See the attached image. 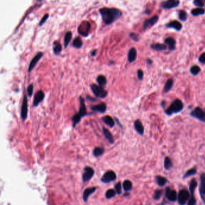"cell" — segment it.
Masks as SVG:
<instances>
[{
	"label": "cell",
	"instance_id": "cell-1",
	"mask_svg": "<svg viewBox=\"0 0 205 205\" xmlns=\"http://www.w3.org/2000/svg\"><path fill=\"white\" fill-rule=\"evenodd\" d=\"M102 19L106 26H109L117 21L122 16L121 11L117 8L103 7L99 10Z\"/></svg>",
	"mask_w": 205,
	"mask_h": 205
},
{
	"label": "cell",
	"instance_id": "cell-2",
	"mask_svg": "<svg viewBox=\"0 0 205 205\" xmlns=\"http://www.w3.org/2000/svg\"><path fill=\"white\" fill-rule=\"evenodd\" d=\"M184 104L181 100L177 99L175 100L169 107L166 110L165 113L168 116H171L173 114L180 113L184 109Z\"/></svg>",
	"mask_w": 205,
	"mask_h": 205
},
{
	"label": "cell",
	"instance_id": "cell-3",
	"mask_svg": "<svg viewBox=\"0 0 205 205\" xmlns=\"http://www.w3.org/2000/svg\"><path fill=\"white\" fill-rule=\"evenodd\" d=\"M92 91L96 97H100L104 99L108 95V92L104 89L103 87L97 86L95 84H92L90 86Z\"/></svg>",
	"mask_w": 205,
	"mask_h": 205
},
{
	"label": "cell",
	"instance_id": "cell-4",
	"mask_svg": "<svg viewBox=\"0 0 205 205\" xmlns=\"http://www.w3.org/2000/svg\"><path fill=\"white\" fill-rule=\"evenodd\" d=\"M91 28V24L87 21L82 22L78 28V32L83 37H87Z\"/></svg>",
	"mask_w": 205,
	"mask_h": 205
},
{
	"label": "cell",
	"instance_id": "cell-5",
	"mask_svg": "<svg viewBox=\"0 0 205 205\" xmlns=\"http://www.w3.org/2000/svg\"><path fill=\"white\" fill-rule=\"evenodd\" d=\"M117 179V176L115 172L113 170H108L103 175L101 178V181L104 184H108Z\"/></svg>",
	"mask_w": 205,
	"mask_h": 205
},
{
	"label": "cell",
	"instance_id": "cell-6",
	"mask_svg": "<svg viewBox=\"0 0 205 205\" xmlns=\"http://www.w3.org/2000/svg\"><path fill=\"white\" fill-rule=\"evenodd\" d=\"M190 116L198 119L199 121L205 122V111L200 107H196L190 114Z\"/></svg>",
	"mask_w": 205,
	"mask_h": 205
},
{
	"label": "cell",
	"instance_id": "cell-7",
	"mask_svg": "<svg viewBox=\"0 0 205 205\" xmlns=\"http://www.w3.org/2000/svg\"><path fill=\"white\" fill-rule=\"evenodd\" d=\"M28 116V98L26 95H24L21 110V118L22 121H25Z\"/></svg>",
	"mask_w": 205,
	"mask_h": 205
},
{
	"label": "cell",
	"instance_id": "cell-8",
	"mask_svg": "<svg viewBox=\"0 0 205 205\" xmlns=\"http://www.w3.org/2000/svg\"><path fill=\"white\" fill-rule=\"evenodd\" d=\"M190 192L186 190L179 191L177 195V200L180 205H185L186 202L190 199Z\"/></svg>",
	"mask_w": 205,
	"mask_h": 205
},
{
	"label": "cell",
	"instance_id": "cell-9",
	"mask_svg": "<svg viewBox=\"0 0 205 205\" xmlns=\"http://www.w3.org/2000/svg\"><path fill=\"white\" fill-rule=\"evenodd\" d=\"M84 172L83 174V176H82V179H83V181L84 182H87L93 177L95 175V170L92 167L86 166L84 167Z\"/></svg>",
	"mask_w": 205,
	"mask_h": 205
},
{
	"label": "cell",
	"instance_id": "cell-10",
	"mask_svg": "<svg viewBox=\"0 0 205 205\" xmlns=\"http://www.w3.org/2000/svg\"><path fill=\"white\" fill-rule=\"evenodd\" d=\"M179 4V1H176V0H168V1L162 2L161 3V7L164 9L168 10L178 7Z\"/></svg>",
	"mask_w": 205,
	"mask_h": 205
},
{
	"label": "cell",
	"instance_id": "cell-11",
	"mask_svg": "<svg viewBox=\"0 0 205 205\" xmlns=\"http://www.w3.org/2000/svg\"><path fill=\"white\" fill-rule=\"evenodd\" d=\"M43 55V53L42 52H38L36 54V55L33 57V58H32V59L31 60L30 63L28 68V72H31L32 70V69L35 68L36 64H37L39 61L42 59Z\"/></svg>",
	"mask_w": 205,
	"mask_h": 205
},
{
	"label": "cell",
	"instance_id": "cell-12",
	"mask_svg": "<svg viewBox=\"0 0 205 205\" xmlns=\"http://www.w3.org/2000/svg\"><path fill=\"white\" fill-rule=\"evenodd\" d=\"M45 96V93L42 90H39V91L37 92V93L34 96L32 106H33L34 107H37V106L43 101Z\"/></svg>",
	"mask_w": 205,
	"mask_h": 205
},
{
	"label": "cell",
	"instance_id": "cell-13",
	"mask_svg": "<svg viewBox=\"0 0 205 205\" xmlns=\"http://www.w3.org/2000/svg\"><path fill=\"white\" fill-rule=\"evenodd\" d=\"M177 192L175 190H171L170 188L167 187L166 189V198L170 202H175L177 200Z\"/></svg>",
	"mask_w": 205,
	"mask_h": 205
},
{
	"label": "cell",
	"instance_id": "cell-14",
	"mask_svg": "<svg viewBox=\"0 0 205 205\" xmlns=\"http://www.w3.org/2000/svg\"><path fill=\"white\" fill-rule=\"evenodd\" d=\"M159 17L157 15H155L152 18L146 19L143 23V29L144 30L148 29L155 25V23L158 21Z\"/></svg>",
	"mask_w": 205,
	"mask_h": 205
},
{
	"label": "cell",
	"instance_id": "cell-15",
	"mask_svg": "<svg viewBox=\"0 0 205 205\" xmlns=\"http://www.w3.org/2000/svg\"><path fill=\"white\" fill-rule=\"evenodd\" d=\"M200 197L205 203V173H203L200 176V185L199 188Z\"/></svg>",
	"mask_w": 205,
	"mask_h": 205
},
{
	"label": "cell",
	"instance_id": "cell-16",
	"mask_svg": "<svg viewBox=\"0 0 205 205\" xmlns=\"http://www.w3.org/2000/svg\"><path fill=\"white\" fill-rule=\"evenodd\" d=\"M78 114H79V116H81V118L88 115L87 108L85 105V101L84 98L82 96L79 97V110Z\"/></svg>",
	"mask_w": 205,
	"mask_h": 205
},
{
	"label": "cell",
	"instance_id": "cell-17",
	"mask_svg": "<svg viewBox=\"0 0 205 205\" xmlns=\"http://www.w3.org/2000/svg\"><path fill=\"white\" fill-rule=\"evenodd\" d=\"M91 109L94 112H97L99 113H105L107 110V106L104 102H101L99 104L93 105L91 106Z\"/></svg>",
	"mask_w": 205,
	"mask_h": 205
},
{
	"label": "cell",
	"instance_id": "cell-18",
	"mask_svg": "<svg viewBox=\"0 0 205 205\" xmlns=\"http://www.w3.org/2000/svg\"><path fill=\"white\" fill-rule=\"evenodd\" d=\"M96 190H97V188L95 186L89 187V188H86L83 193V201L86 203L87 202L88 199L89 198V197L90 196V195H92V194L95 193Z\"/></svg>",
	"mask_w": 205,
	"mask_h": 205
},
{
	"label": "cell",
	"instance_id": "cell-19",
	"mask_svg": "<svg viewBox=\"0 0 205 205\" xmlns=\"http://www.w3.org/2000/svg\"><path fill=\"white\" fill-rule=\"evenodd\" d=\"M166 27L168 28H173L176 31H179L182 28V25L178 21H173L166 24Z\"/></svg>",
	"mask_w": 205,
	"mask_h": 205
},
{
	"label": "cell",
	"instance_id": "cell-20",
	"mask_svg": "<svg viewBox=\"0 0 205 205\" xmlns=\"http://www.w3.org/2000/svg\"><path fill=\"white\" fill-rule=\"evenodd\" d=\"M137 52L135 48L133 47L129 50L128 54V60L129 63H133L137 59Z\"/></svg>",
	"mask_w": 205,
	"mask_h": 205
},
{
	"label": "cell",
	"instance_id": "cell-21",
	"mask_svg": "<svg viewBox=\"0 0 205 205\" xmlns=\"http://www.w3.org/2000/svg\"><path fill=\"white\" fill-rule=\"evenodd\" d=\"M134 128L135 129V130L137 131V133L140 134V135H143L144 133V126L142 124L141 121L140 120H136L134 121Z\"/></svg>",
	"mask_w": 205,
	"mask_h": 205
},
{
	"label": "cell",
	"instance_id": "cell-22",
	"mask_svg": "<svg viewBox=\"0 0 205 205\" xmlns=\"http://www.w3.org/2000/svg\"><path fill=\"white\" fill-rule=\"evenodd\" d=\"M102 131H103L104 135L106 140L109 141V143L110 144H114V137H113L112 134L110 133V131L105 127H102Z\"/></svg>",
	"mask_w": 205,
	"mask_h": 205
},
{
	"label": "cell",
	"instance_id": "cell-23",
	"mask_svg": "<svg viewBox=\"0 0 205 205\" xmlns=\"http://www.w3.org/2000/svg\"><path fill=\"white\" fill-rule=\"evenodd\" d=\"M102 120L104 121L105 124L108 126L110 128H113L115 125V121L114 119L110 116H105L102 117Z\"/></svg>",
	"mask_w": 205,
	"mask_h": 205
},
{
	"label": "cell",
	"instance_id": "cell-24",
	"mask_svg": "<svg viewBox=\"0 0 205 205\" xmlns=\"http://www.w3.org/2000/svg\"><path fill=\"white\" fill-rule=\"evenodd\" d=\"M165 44L168 46V48L170 51H174L176 49V40L172 37H167L166 39Z\"/></svg>",
	"mask_w": 205,
	"mask_h": 205
},
{
	"label": "cell",
	"instance_id": "cell-25",
	"mask_svg": "<svg viewBox=\"0 0 205 205\" xmlns=\"http://www.w3.org/2000/svg\"><path fill=\"white\" fill-rule=\"evenodd\" d=\"M150 48L155 51H165L167 49V46L166 44L163 43H154L150 45Z\"/></svg>",
	"mask_w": 205,
	"mask_h": 205
},
{
	"label": "cell",
	"instance_id": "cell-26",
	"mask_svg": "<svg viewBox=\"0 0 205 205\" xmlns=\"http://www.w3.org/2000/svg\"><path fill=\"white\" fill-rule=\"evenodd\" d=\"M62 51V45L58 41L53 42V52L55 55H58Z\"/></svg>",
	"mask_w": 205,
	"mask_h": 205
},
{
	"label": "cell",
	"instance_id": "cell-27",
	"mask_svg": "<svg viewBox=\"0 0 205 205\" xmlns=\"http://www.w3.org/2000/svg\"><path fill=\"white\" fill-rule=\"evenodd\" d=\"M105 152V149L103 147H96L93 150V155L95 157H100L104 155Z\"/></svg>",
	"mask_w": 205,
	"mask_h": 205
},
{
	"label": "cell",
	"instance_id": "cell-28",
	"mask_svg": "<svg viewBox=\"0 0 205 205\" xmlns=\"http://www.w3.org/2000/svg\"><path fill=\"white\" fill-rule=\"evenodd\" d=\"M197 180L195 179H192L190 184V186H189V191L190 192V195L191 196H194V192H195V188L197 186Z\"/></svg>",
	"mask_w": 205,
	"mask_h": 205
},
{
	"label": "cell",
	"instance_id": "cell-29",
	"mask_svg": "<svg viewBox=\"0 0 205 205\" xmlns=\"http://www.w3.org/2000/svg\"><path fill=\"white\" fill-rule=\"evenodd\" d=\"M72 38V32L70 31L66 32V33L65 35L64 39V46L65 48H66L69 45L70 42Z\"/></svg>",
	"mask_w": 205,
	"mask_h": 205
},
{
	"label": "cell",
	"instance_id": "cell-30",
	"mask_svg": "<svg viewBox=\"0 0 205 205\" xmlns=\"http://www.w3.org/2000/svg\"><path fill=\"white\" fill-rule=\"evenodd\" d=\"M174 84V81L173 79L172 78L168 79L165 84L164 87V92L165 93H168L170 90L173 87Z\"/></svg>",
	"mask_w": 205,
	"mask_h": 205
},
{
	"label": "cell",
	"instance_id": "cell-31",
	"mask_svg": "<svg viewBox=\"0 0 205 205\" xmlns=\"http://www.w3.org/2000/svg\"><path fill=\"white\" fill-rule=\"evenodd\" d=\"M83 45V40H81V39L79 37H76L73 40L72 42V46L77 48V49H80Z\"/></svg>",
	"mask_w": 205,
	"mask_h": 205
},
{
	"label": "cell",
	"instance_id": "cell-32",
	"mask_svg": "<svg viewBox=\"0 0 205 205\" xmlns=\"http://www.w3.org/2000/svg\"><path fill=\"white\" fill-rule=\"evenodd\" d=\"M155 179H156V182H157V184L160 186H164L167 182V179L166 177L161 176L160 175H158L156 176Z\"/></svg>",
	"mask_w": 205,
	"mask_h": 205
},
{
	"label": "cell",
	"instance_id": "cell-33",
	"mask_svg": "<svg viewBox=\"0 0 205 205\" xmlns=\"http://www.w3.org/2000/svg\"><path fill=\"white\" fill-rule=\"evenodd\" d=\"M122 186H123V188H124V191L126 192L130 191L131 190L133 189V184L129 180H125L124 183H123V184H122Z\"/></svg>",
	"mask_w": 205,
	"mask_h": 205
},
{
	"label": "cell",
	"instance_id": "cell-34",
	"mask_svg": "<svg viewBox=\"0 0 205 205\" xmlns=\"http://www.w3.org/2000/svg\"><path fill=\"white\" fill-rule=\"evenodd\" d=\"M96 81L97 82V83L99 84V86L101 87L105 86L106 84V83H107V79H106L105 76L102 75L98 76L96 78Z\"/></svg>",
	"mask_w": 205,
	"mask_h": 205
},
{
	"label": "cell",
	"instance_id": "cell-35",
	"mask_svg": "<svg viewBox=\"0 0 205 205\" xmlns=\"http://www.w3.org/2000/svg\"><path fill=\"white\" fill-rule=\"evenodd\" d=\"M191 13L194 16H198L204 14L205 13V10L202 8H196V9H193L191 10Z\"/></svg>",
	"mask_w": 205,
	"mask_h": 205
},
{
	"label": "cell",
	"instance_id": "cell-36",
	"mask_svg": "<svg viewBox=\"0 0 205 205\" xmlns=\"http://www.w3.org/2000/svg\"><path fill=\"white\" fill-rule=\"evenodd\" d=\"M81 117L80 116H79V114L76 113L74 116L72 117V126L73 128H75L76 126L79 124L81 121Z\"/></svg>",
	"mask_w": 205,
	"mask_h": 205
},
{
	"label": "cell",
	"instance_id": "cell-37",
	"mask_svg": "<svg viewBox=\"0 0 205 205\" xmlns=\"http://www.w3.org/2000/svg\"><path fill=\"white\" fill-rule=\"evenodd\" d=\"M197 173V169L196 168H192L191 169L188 170L186 173L184 175L183 179H186L187 177H189L191 176L195 175Z\"/></svg>",
	"mask_w": 205,
	"mask_h": 205
},
{
	"label": "cell",
	"instance_id": "cell-38",
	"mask_svg": "<svg viewBox=\"0 0 205 205\" xmlns=\"http://www.w3.org/2000/svg\"><path fill=\"white\" fill-rule=\"evenodd\" d=\"M164 166L165 169L167 170H169L172 167V166H173L172 161L169 157H167L165 158L164 162Z\"/></svg>",
	"mask_w": 205,
	"mask_h": 205
},
{
	"label": "cell",
	"instance_id": "cell-39",
	"mask_svg": "<svg viewBox=\"0 0 205 205\" xmlns=\"http://www.w3.org/2000/svg\"><path fill=\"white\" fill-rule=\"evenodd\" d=\"M200 71H201V69L197 65L193 66L190 69V73L194 76L197 75L200 72Z\"/></svg>",
	"mask_w": 205,
	"mask_h": 205
},
{
	"label": "cell",
	"instance_id": "cell-40",
	"mask_svg": "<svg viewBox=\"0 0 205 205\" xmlns=\"http://www.w3.org/2000/svg\"><path fill=\"white\" fill-rule=\"evenodd\" d=\"M116 194L117 193H116L115 190L109 189L105 193V197L107 199H111L113 198L114 197H115Z\"/></svg>",
	"mask_w": 205,
	"mask_h": 205
},
{
	"label": "cell",
	"instance_id": "cell-41",
	"mask_svg": "<svg viewBox=\"0 0 205 205\" xmlns=\"http://www.w3.org/2000/svg\"><path fill=\"white\" fill-rule=\"evenodd\" d=\"M179 19L181 21H186L188 19V14L184 10H181L179 12Z\"/></svg>",
	"mask_w": 205,
	"mask_h": 205
},
{
	"label": "cell",
	"instance_id": "cell-42",
	"mask_svg": "<svg viewBox=\"0 0 205 205\" xmlns=\"http://www.w3.org/2000/svg\"><path fill=\"white\" fill-rule=\"evenodd\" d=\"M162 194V190H156L153 195V199L155 200H158L161 198Z\"/></svg>",
	"mask_w": 205,
	"mask_h": 205
},
{
	"label": "cell",
	"instance_id": "cell-43",
	"mask_svg": "<svg viewBox=\"0 0 205 205\" xmlns=\"http://www.w3.org/2000/svg\"><path fill=\"white\" fill-rule=\"evenodd\" d=\"M129 36L135 42H138L140 40V36L137 33H135V32H130L129 35Z\"/></svg>",
	"mask_w": 205,
	"mask_h": 205
},
{
	"label": "cell",
	"instance_id": "cell-44",
	"mask_svg": "<svg viewBox=\"0 0 205 205\" xmlns=\"http://www.w3.org/2000/svg\"><path fill=\"white\" fill-rule=\"evenodd\" d=\"M33 88H34L33 84H30L27 87V95L28 96H30V97L32 96V94H33Z\"/></svg>",
	"mask_w": 205,
	"mask_h": 205
},
{
	"label": "cell",
	"instance_id": "cell-45",
	"mask_svg": "<svg viewBox=\"0 0 205 205\" xmlns=\"http://www.w3.org/2000/svg\"><path fill=\"white\" fill-rule=\"evenodd\" d=\"M121 186L122 185L120 182H117L114 186V188H115V191L117 194H120L121 193Z\"/></svg>",
	"mask_w": 205,
	"mask_h": 205
},
{
	"label": "cell",
	"instance_id": "cell-46",
	"mask_svg": "<svg viewBox=\"0 0 205 205\" xmlns=\"http://www.w3.org/2000/svg\"><path fill=\"white\" fill-rule=\"evenodd\" d=\"M49 16H50V15H49V14H48V13L45 14L43 16V17L42 18V19H40V22H39V26H40V27L42 26L43 25V24L45 23V22L47 21V19H48Z\"/></svg>",
	"mask_w": 205,
	"mask_h": 205
},
{
	"label": "cell",
	"instance_id": "cell-47",
	"mask_svg": "<svg viewBox=\"0 0 205 205\" xmlns=\"http://www.w3.org/2000/svg\"><path fill=\"white\" fill-rule=\"evenodd\" d=\"M193 4L194 6L199 7V8H201L204 6V4L202 0H194L193 1Z\"/></svg>",
	"mask_w": 205,
	"mask_h": 205
},
{
	"label": "cell",
	"instance_id": "cell-48",
	"mask_svg": "<svg viewBox=\"0 0 205 205\" xmlns=\"http://www.w3.org/2000/svg\"><path fill=\"white\" fill-rule=\"evenodd\" d=\"M196 204V199L194 196H190V198L188 200V205H195Z\"/></svg>",
	"mask_w": 205,
	"mask_h": 205
},
{
	"label": "cell",
	"instance_id": "cell-49",
	"mask_svg": "<svg viewBox=\"0 0 205 205\" xmlns=\"http://www.w3.org/2000/svg\"><path fill=\"white\" fill-rule=\"evenodd\" d=\"M137 76L139 80H142L144 77V72L141 69H138L137 70Z\"/></svg>",
	"mask_w": 205,
	"mask_h": 205
},
{
	"label": "cell",
	"instance_id": "cell-50",
	"mask_svg": "<svg viewBox=\"0 0 205 205\" xmlns=\"http://www.w3.org/2000/svg\"><path fill=\"white\" fill-rule=\"evenodd\" d=\"M199 61L202 64H205V52L202 54L200 55L199 58Z\"/></svg>",
	"mask_w": 205,
	"mask_h": 205
},
{
	"label": "cell",
	"instance_id": "cell-51",
	"mask_svg": "<svg viewBox=\"0 0 205 205\" xmlns=\"http://www.w3.org/2000/svg\"><path fill=\"white\" fill-rule=\"evenodd\" d=\"M86 97H87V100H88V101H91V102H96L98 101H97V99H96V98L90 96H89V95H87V96H86Z\"/></svg>",
	"mask_w": 205,
	"mask_h": 205
},
{
	"label": "cell",
	"instance_id": "cell-52",
	"mask_svg": "<svg viewBox=\"0 0 205 205\" xmlns=\"http://www.w3.org/2000/svg\"><path fill=\"white\" fill-rule=\"evenodd\" d=\"M96 52H97V50H93L92 52H91V55L92 57H95L96 55Z\"/></svg>",
	"mask_w": 205,
	"mask_h": 205
},
{
	"label": "cell",
	"instance_id": "cell-53",
	"mask_svg": "<svg viewBox=\"0 0 205 205\" xmlns=\"http://www.w3.org/2000/svg\"><path fill=\"white\" fill-rule=\"evenodd\" d=\"M114 120H116V122L117 123V124L119 125V126H120L121 128H122V126H121V124H120V122L119 121V120H118V119H117V118H116V117H115V118H114Z\"/></svg>",
	"mask_w": 205,
	"mask_h": 205
},
{
	"label": "cell",
	"instance_id": "cell-54",
	"mask_svg": "<svg viewBox=\"0 0 205 205\" xmlns=\"http://www.w3.org/2000/svg\"><path fill=\"white\" fill-rule=\"evenodd\" d=\"M147 63L149 64H152V61L150 59H147Z\"/></svg>",
	"mask_w": 205,
	"mask_h": 205
},
{
	"label": "cell",
	"instance_id": "cell-55",
	"mask_svg": "<svg viewBox=\"0 0 205 205\" xmlns=\"http://www.w3.org/2000/svg\"><path fill=\"white\" fill-rule=\"evenodd\" d=\"M116 63L114 62V61H110L109 63V65H111V64H114Z\"/></svg>",
	"mask_w": 205,
	"mask_h": 205
}]
</instances>
